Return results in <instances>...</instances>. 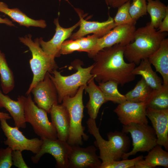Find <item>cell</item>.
Instances as JSON below:
<instances>
[{
    "instance_id": "obj_1",
    "label": "cell",
    "mask_w": 168,
    "mask_h": 168,
    "mask_svg": "<svg viewBox=\"0 0 168 168\" xmlns=\"http://www.w3.org/2000/svg\"><path fill=\"white\" fill-rule=\"evenodd\" d=\"M124 48L125 46L117 44L104 48L95 55L91 71L94 80L99 83L112 81L121 86L135 80L136 76L132 71L136 65L125 62Z\"/></svg>"
},
{
    "instance_id": "obj_2",
    "label": "cell",
    "mask_w": 168,
    "mask_h": 168,
    "mask_svg": "<svg viewBox=\"0 0 168 168\" xmlns=\"http://www.w3.org/2000/svg\"><path fill=\"white\" fill-rule=\"evenodd\" d=\"M166 35L157 31L150 22L136 29L133 41L125 46L124 56L129 63L138 65L148 58L160 46Z\"/></svg>"
},
{
    "instance_id": "obj_3",
    "label": "cell",
    "mask_w": 168,
    "mask_h": 168,
    "mask_svg": "<svg viewBox=\"0 0 168 168\" xmlns=\"http://www.w3.org/2000/svg\"><path fill=\"white\" fill-rule=\"evenodd\" d=\"M87 124L89 132L95 138L94 143L99 150L101 166L113 161H120L123 155L128 152L130 141L126 133L116 131L109 132L106 141L101 136L96 121L91 120Z\"/></svg>"
},
{
    "instance_id": "obj_4",
    "label": "cell",
    "mask_w": 168,
    "mask_h": 168,
    "mask_svg": "<svg viewBox=\"0 0 168 168\" xmlns=\"http://www.w3.org/2000/svg\"><path fill=\"white\" fill-rule=\"evenodd\" d=\"M21 42L27 46L31 52L32 58L29 61L33 74L32 81L26 92V96L30 94L32 88L39 81L43 80L47 72L51 73L58 66L55 58L46 54L40 46L39 38L33 41L32 36L28 34L19 38Z\"/></svg>"
},
{
    "instance_id": "obj_5",
    "label": "cell",
    "mask_w": 168,
    "mask_h": 168,
    "mask_svg": "<svg viewBox=\"0 0 168 168\" xmlns=\"http://www.w3.org/2000/svg\"><path fill=\"white\" fill-rule=\"evenodd\" d=\"M86 85L81 86L73 96L64 97L62 102L69 115L70 128L67 142L71 146L82 145L83 140H87L89 137L84 133L85 128L82 124L84 108L83 93Z\"/></svg>"
},
{
    "instance_id": "obj_6",
    "label": "cell",
    "mask_w": 168,
    "mask_h": 168,
    "mask_svg": "<svg viewBox=\"0 0 168 168\" xmlns=\"http://www.w3.org/2000/svg\"><path fill=\"white\" fill-rule=\"evenodd\" d=\"M77 69L76 72L71 75L63 76L57 69L49 73L50 77L57 91L58 104L62 102L65 96H73L79 87L86 85L88 82L94 76L91 73L93 64L87 68H83L79 61H75L73 64Z\"/></svg>"
},
{
    "instance_id": "obj_7",
    "label": "cell",
    "mask_w": 168,
    "mask_h": 168,
    "mask_svg": "<svg viewBox=\"0 0 168 168\" xmlns=\"http://www.w3.org/2000/svg\"><path fill=\"white\" fill-rule=\"evenodd\" d=\"M17 100L23 107L26 122L31 125L35 133L41 139H57L56 129L49 121L47 113L35 104L30 94L27 96H19Z\"/></svg>"
},
{
    "instance_id": "obj_8",
    "label": "cell",
    "mask_w": 168,
    "mask_h": 168,
    "mask_svg": "<svg viewBox=\"0 0 168 168\" xmlns=\"http://www.w3.org/2000/svg\"><path fill=\"white\" fill-rule=\"evenodd\" d=\"M122 131L130 133L133 147L132 151L123 155L122 160L127 159L138 152H148L157 144L155 131L148 124L132 123L123 125Z\"/></svg>"
},
{
    "instance_id": "obj_9",
    "label": "cell",
    "mask_w": 168,
    "mask_h": 168,
    "mask_svg": "<svg viewBox=\"0 0 168 168\" xmlns=\"http://www.w3.org/2000/svg\"><path fill=\"white\" fill-rule=\"evenodd\" d=\"M136 24L115 26L103 36L99 38L93 49L88 53L89 57L93 58L101 49L117 44L124 46L132 42L136 30Z\"/></svg>"
},
{
    "instance_id": "obj_10",
    "label": "cell",
    "mask_w": 168,
    "mask_h": 168,
    "mask_svg": "<svg viewBox=\"0 0 168 168\" xmlns=\"http://www.w3.org/2000/svg\"><path fill=\"white\" fill-rule=\"evenodd\" d=\"M6 120L5 119H0L1 128L7 137V139L4 141V144L12 150L22 152L27 150L35 154L37 153L40 148L43 140L37 138H27L19 128L10 126Z\"/></svg>"
},
{
    "instance_id": "obj_11",
    "label": "cell",
    "mask_w": 168,
    "mask_h": 168,
    "mask_svg": "<svg viewBox=\"0 0 168 168\" xmlns=\"http://www.w3.org/2000/svg\"><path fill=\"white\" fill-rule=\"evenodd\" d=\"M38 152L31 156V160L34 163H37L44 154L48 153L55 159V167L58 168H68V157L72 148L67 141L58 139L45 138Z\"/></svg>"
},
{
    "instance_id": "obj_12",
    "label": "cell",
    "mask_w": 168,
    "mask_h": 168,
    "mask_svg": "<svg viewBox=\"0 0 168 168\" xmlns=\"http://www.w3.org/2000/svg\"><path fill=\"white\" fill-rule=\"evenodd\" d=\"M31 93L33 95L34 102L37 106L47 113H50L53 105L58 104L57 91L49 72H47L43 79L32 88Z\"/></svg>"
},
{
    "instance_id": "obj_13",
    "label": "cell",
    "mask_w": 168,
    "mask_h": 168,
    "mask_svg": "<svg viewBox=\"0 0 168 168\" xmlns=\"http://www.w3.org/2000/svg\"><path fill=\"white\" fill-rule=\"evenodd\" d=\"M146 108V102H136L126 100L118 104L114 111L123 125L132 123L148 124Z\"/></svg>"
},
{
    "instance_id": "obj_14",
    "label": "cell",
    "mask_w": 168,
    "mask_h": 168,
    "mask_svg": "<svg viewBox=\"0 0 168 168\" xmlns=\"http://www.w3.org/2000/svg\"><path fill=\"white\" fill-rule=\"evenodd\" d=\"M93 146L82 147L79 145L72 146L68 157L69 168H100L101 161Z\"/></svg>"
},
{
    "instance_id": "obj_15",
    "label": "cell",
    "mask_w": 168,
    "mask_h": 168,
    "mask_svg": "<svg viewBox=\"0 0 168 168\" xmlns=\"http://www.w3.org/2000/svg\"><path fill=\"white\" fill-rule=\"evenodd\" d=\"M74 9L80 17V28L77 31L71 35L70 38L72 40H76L91 33L100 38L116 26L113 18L110 16L106 21L103 22L88 21L83 19L81 10L76 8Z\"/></svg>"
},
{
    "instance_id": "obj_16",
    "label": "cell",
    "mask_w": 168,
    "mask_h": 168,
    "mask_svg": "<svg viewBox=\"0 0 168 168\" xmlns=\"http://www.w3.org/2000/svg\"><path fill=\"white\" fill-rule=\"evenodd\" d=\"M54 23L56 26L55 33L53 38L48 41H45L42 38H39L40 46L47 54L54 58L59 57L61 45L65 40L70 37L72 31L80 25V21L75 25L68 28L60 26L58 18L54 19Z\"/></svg>"
},
{
    "instance_id": "obj_17",
    "label": "cell",
    "mask_w": 168,
    "mask_h": 168,
    "mask_svg": "<svg viewBox=\"0 0 168 168\" xmlns=\"http://www.w3.org/2000/svg\"><path fill=\"white\" fill-rule=\"evenodd\" d=\"M146 114L156 132L157 144L168 150V109L157 110L147 107Z\"/></svg>"
},
{
    "instance_id": "obj_18",
    "label": "cell",
    "mask_w": 168,
    "mask_h": 168,
    "mask_svg": "<svg viewBox=\"0 0 168 168\" xmlns=\"http://www.w3.org/2000/svg\"><path fill=\"white\" fill-rule=\"evenodd\" d=\"M49 113L51 122L57 132V138L67 142L69 135L70 119L66 107L62 104L54 105Z\"/></svg>"
},
{
    "instance_id": "obj_19",
    "label": "cell",
    "mask_w": 168,
    "mask_h": 168,
    "mask_svg": "<svg viewBox=\"0 0 168 168\" xmlns=\"http://www.w3.org/2000/svg\"><path fill=\"white\" fill-rule=\"evenodd\" d=\"M85 90L89 96V100L86 107L90 118L96 119L101 105L107 102L105 96L94 82L93 77L88 82Z\"/></svg>"
},
{
    "instance_id": "obj_20",
    "label": "cell",
    "mask_w": 168,
    "mask_h": 168,
    "mask_svg": "<svg viewBox=\"0 0 168 168\" xmlns=\"http://www.w3.org/2000/svg\"><path fill=\"white\" fill-rule=\"evenodd\" d=\"M156 71L161 75L163 84L168 85V39L165 38L160 46L148 58Z\"/></svg>"
},
{
    "instance_id": "obj_21",
    "label": "cell",
    "mask_w": 168,
    "mask_h": 168,
    "mask_svg": "<svg viewBox=\"0 0 168 168\" xmlns=\"http://www.w3.org/2000/svg\"><path fill=\"white\" fill-rule=\"evenodd\" d=\"M5 108L13 119L15 126L20 128L26 127L24 110L21 103L10 98L0 90V108Z\"/></svg>"
},
{
    "instance_id": "obj_22",
    "label": "cell",
    "mask_w": 168,
    "mask_h": 168,
    "mask_svg": "<svg viewBox=\"0 0 168 168\" xmlns=\"http://www.w3.org/2000/svg\"><path fill=\"white\" fill-rule=\"evenodd\" d=\"M0 12L8 16L13 21L20 26L44 28L47 25L43 20H35L30 18L17 8H10L5 3L0 1Z\"/></svg>"
},
{
    "instance_id": "obj_23",
    "label": "cell",
    "mask_w": 168,
    "mask_h": 168,
    "mask_svg": "<svg viewBox=\"0 0 168 168\" xmlns=\"http://www.w3.org/2000/svg\"><path fill=\"white\" fill-rule=\"evenodd\" d=\"M132 73L135 76H141L153 90L159 88L163 84L162 79L153 70L148 58L142 60L133 69Z\"/></svg>"
},
{
    "instance_id": "obj_24",
    "label": "cell",
    "mask_w": 168,
    "mask_h": 168,
    "mask_svg": "<svg viewBox=\"0 0 168 168\" xmlns=\"http://www.w3.org/2000/svg\"><path fill=\"white\" fill-rule=\"evenodd\" d=\"M0 75L2 92L4 94H7L14 88V77L12 71L7 64L5 54L0 50Z\"/></svg>"
},
{
    "instance_id": "obj_25",
    "label": "cell",
    "mask_w": 168,
    "mask_h": 168,
    "mask_svg": "<svg viewBox=\"0 0 168 168\" xmlns=\"http://www.w3.org/2000/svg\"><path fill=\"white\" fill-rule=\"evenodd\" d=\"M146 103L147 108L168 109V85L163 84L159 88L153 90Z\"/></svg>"
},
{
    "instance_id": "obj_26",
    "label": "cell",
    "mask_w": 168,
    "mask_h": 168,
    "mask_svg": "<svg viewBox=\"0 0 168 168\" xmlns=\"http://www.w3.org/2000/svg\"><path fill=\"white\" fill-rule=\"evenodd\" d=\"M147 12L151 17L150 24L154 28L159 27L168 12V7L160 0H147Z\"/></svg>"
},
{
    "instance_id": "obj_27",
    "label": "cell",
    "mask_w": 168,
    "mask_h": 168,
    "mask_svg": "<svg viewBox=\"0 0 168 168\" xmlns=\"http://www.w3.org/2000/svg\"><path fill=\"white\" fill-rule=\"evenodd\" d=\"M153 89L142 77L133 89L125 95L126 100L136 102H146Z\"/></svg>"
},
{
    "instance_id": "obj_28",
    "label": "cell",
    "mask_w": 168,
    "mask_h": 168,
    "mask_svg": "<svg viewBox=\"0 0 168 168\" xmlns=\"http://www.w3.org/2000/svg\"><path fill=\"white\" fill-rule=\"evenodd\" d=\"M150 168L157 166L168 167V152L157 144L148 152L144 160Z\"/></svg>"
},
{
    "instance_id": "obj_29",
    "label": "cell",
    "mask_w": 168,
    "mask_h": 168,
    "mask_svg": "<svg viewBox=\"0 0 168 168\" xmlns=\"http://www.w3.org/2000/svg\"><path fill=\"white\" fill-rule=\"evenodd\" d=\"M119 85L116 82L109 81L99 83V87L107 101L120 104L126 100L125 95L120 93L118 90Z\"/></svg>"
},
{
    "instance_id": "obj_30",
    "label": "cell",
    "mask_w": 168,
    "mask_h": 168,
    "mask_svg": "<svg viewBox=\"0 0 168 168\" xmlns=\"http://www.w3.org/2000/svg\"><path fill=\"white\" fill-rule=\"evenodd\" d=\"M130 1H129L118 7L116 15L113 19L116 26L125 24H136L129 12Z\"/></svg>"
},
{
    "instance_id": "obj_31",
    "label": "cell",
    "mask_w": 168,
    "mask_h": 168,
    "mask_svg": "<svg viewBox=\"0 0 168 168\" xmlns=\"http://www.w3.org/2000/svg\"><path fill=\"white\" fill-rule=\"evenodd\" d=\"M129 12L133 20L137 21L140 17L147 14V0H131Z\"/></svg>"
},
{
    "instance_id": "obj_32",
    "label": "cell",
    "mask_w": 168,
    "mask_h": 168,
    "mask_svg": "<svg viewBox=\"0 0 168 168\" xmlns=\"http://www.w3.org/2000/svg\"><path fill=\"white\" fill-rule=\"evenodd\" d=\"M143 158V156H140L131 160L113 161L104 165L102 168H133L135 164Z\"/></svg>"
},
{
    "instance_id": "obj_33",
    "label": "cell",
    "mask_w": 168,
    "mask_h": 168,
    "mask_svg": "<svg viewBox=\"0 0 168 168\" xmlns=\"http://www.w3.org/2000/svg\"><path fill=\"white\" fill-rule=\"evenodd\" d=\"M99 37L93 34L86 37H82L77 39L80 47L81 52H85L87 53L91 51L95 46Z\"/></svg>"
},
{
    "instance_id": "obj_34",
    "label": "cell",
    "mask_w": 168,
    "mask_h": 168,
    "mask_svg": "<svg viewBox=\"0 0 168 168\" xmlns=\"http://www.w3.org/2000/svg\"><path fill=\"white\" fill-rule=\"evenodd\" d=\"M80 45L77 40L65 41L62 44L59 54L65 55L70 54L75 51L81 52Z\"/></svg>"
},
{
    "instance_id": "obj_35",
    "label": "cell",
    "mask_w": 168,
    "mask_h": 168,
    "mask_svg": "<svg viewBox=\"0 0 168 168\" xmlns=\"http://www.w3.org/2000/svg\"><path fill=\"white\" fill-rule=\"evenodd\" d=\"M12 150L8 147L0 148V168H10L13 165Z\"/></svg>"
},
{
    "instance_id": "obj_36",
    "label": "cell",
    "mask_w": 168,
    "mask_h": 168,
    "mask_svg": "<svg viewBox=\"0 0 168 168\" xmlns=\"http://www.w3.org/2000/svg\"><path fill=\"white\" fill-rule=\"evenodd\" d=\"M12 159L13 165L18 168H29L25 163L23 158L21 151L12 150Z\"/></svg>"
},
{
    "instance_id": "obj_37",
    "label": "cell",
    "mask_w": 168,
    "mask_h": 168,
    "mask_svg": "<svg viewBox=\"0 0 168 168\" xmlns=\"http://www.w3.org/2000/svg\"><path fill=\"white\" fill-rule=\"evenodd\" d=\"M160 33L168 31V12H167L162 20L160 22L158 27Z\"/></svg>"
},
{
    "instance_id": "obj_38",
    "label": "cell",
    "mask_w": 168,
    "mask_h": 168,
    "mask_svg": "<svg viewBox=\"0 0 168 168\" xmlns=\"http://www.w3.org/2000/svg\"><path fill=\"white\" fill-rule=\"evenodd\" d=\"M133 168H150L149 166L143 159L138 161L135 165Z\"/></svg>"
},
{
    "instance_id": "obj_39",
    "label": "cell",
    "mask_w": 168,
    "mask_h": 168,
    "mask_svg": "<svg viewBox=\"0 0 168 168\" xmlns=\"http://www.w3.org/2000/svg\"><path fill=\"white\" fill-rule=\"evenodd\" d=\"M0 24H4L10 26H14L15 25L7 18H3L0 16Z\"/></svg>"
},
{
    "instance_id": "obj_40",
    "label": "cell",
    "mask_w": 168,
    "mask_h": 168,
    "mask_svg": "<svg viewBox=\"0 0 168 168\" xmlns=\"http://www.w3.org/2000/svg\"><path fill=\"white\" fill-rule=\"evenodd\" d=\"M12 117L7 113L0 112V119H3L6 120H9Z\"/></svg>"
},
{
    "instance_id": "obj_41",
    "label": "cell",
    "mask_w": 168,
    "mask_h": 168,
    "mask_svg": "<svg viewBox=\"0 0 168 168\" xmlns=\"http://www.w3.org/2000/svg\"><path fill=\"white\" fill-rule=\"evenodd\" d=\"M131 0H114V3L117 5L120 6Z\"/></svg>"
},
{
    "instance_id": "obj_42",
    "label": "cell",
    "mask_w": 168,
    "mask_h": 168,
    "mask_svg": "<svg viewBox=\"0 0 168 168\" xmlns=\"http://www.w3.org/2000/svg\"><path fill=\"white\" fill-rule=\"evenodd\" d=\"M105 1L108 6L111 7L114 0H105Z\"/></svg>"
},
{
    "instance_id": "obj_43",
    "label": "cell",
    "mask_w": 168,
    "mask_h": 168,
    "mask_svg": "<svg viewBox=\"0 0 168 168\" xmlns=\"http://www.w3.org/2000/svg\"><path fill=\"white\" fill-rule=\"evenodd\" d=\"M59 0L60 1L61 0ZM64 0L66 1H67V2H68V0Z\"/></svg>"
}]
</instances>
